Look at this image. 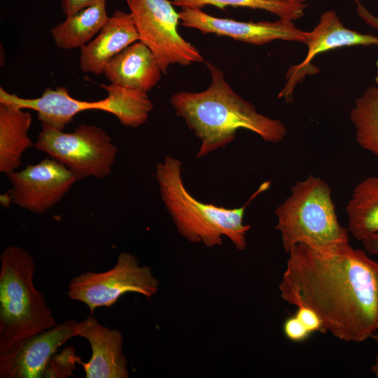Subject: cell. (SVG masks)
I'll return each instance as SVG.
<instances>
[{
  "mask_svg": "<svg viewBox=\"0 0 378 378\" xmlns=\"http://www.w3.org/2000/svg\"><path fill=\"white\" fill-rule=\"evenodd\" d=\"M346 244L321 252L299 244L288 253L281 297L320 317L323 332L362 342L378 331V261Z\"/></svg>",
  "mask_w": 378,
  "mask_h": 378,
  "instance_id": "6da1fadb",
  "label": "cell"
},
{
  "mask_svg": "<svg viewBox=\"0 0 378 378\" xmlns=\"http://www.w3.org/2000/svg\"><path fill=\"white\" fill-rule=\"evenodd\" d=\"M210 74L209 87L201 92L180 91L170 98L176 115L200 140L197 158L225 148L244 129L265 141L279 143L286 136L285 125L259 113L254 105L237 94L226 81L223 71L205 62Z\"/></svg>",
  "mask_w": 378,
  "mask_h": 378,
  "instance_id": "7a4b0ae2",
  "label": "cell"
},
{
  "mask_svg": "<svg viewBox=\"0 0 378 378\" xmlns=\"http://www.w3.org/2000/svg\"><path fill=\"white\" fill-rule=\"evenodd\" d=\"M181 167L179 160L166 156L156 164L155 173L161 199L178 233L191 243L209 248L220 246L227 237L237 250L244 251L251 228L243 221L246 209L270 188L271 181L262 183L241 206L229 209L196 200L184 186Z\"/></svg>",
  "mask_w": 378,
  "mask_h": 378,
  "instance_id": "3957f363",
  "label": "cell"
},
{
  "mask_svg": "<svg viewBox=\"0 0 378 378\" xmlns=\"http://www.w3.org/2000/svg\"><path fill=\"white\" fill-rule=\"evenodd\" d=\"M274 214V228L280 232L287 253L299 244L321 252L349 244V232L338 220L331 189L320 177L309 175L298 181Z\"/></svg>",
  "mask_w": 378,
  "mask_h": 378,
  "instance_id": "277c9868",
  "label": "cell"
},
{
  "mask_svg": "<svg viewBox=\"0 0 378 378\" xmlns=\"http://www.w3.org/2000/svg\"><path fill=\"white\" fill-rule=\"evenodd\" d=\"M0 352L57 325L45 296L33 282L36 265L24 248L6 247L0 255Z\"/></svg>",
  "mask_w": 378,
  "mask_h": 378,
  "instance_id": "5b68a950",
  "label": "cell"
},
{
  "mask_svg": "<svg viewBox=\"0 0 378 378\" xmlns=\"http://www.w3.org/2000/svg\"><path fill=\"white\" fill-rule=\"evenodd\" d=\"M34 146L64 165L77 180L108 176L115 160L118 148L102 128L80 124L68 133L41 124Z\"/></svg>",
  "mask_w": 378,
  "mask_h": 378,
  "instance_id": "8992f818",
  "label": "cell"
},
{
  "mask_svg": "<svg viewBox=\"0 0 378 378\" xmlns=\"http://www.w3.org/2000/svg\"><path fill=\"white\" fill-rule=\"evenodd\" d=\"M139 41L156 57L164 74L173 64L205 62L197 48L178 32L179 13L169 0H125Z\"/></svg>",
  "mask_w": 378,
  "mask_h": 378,
  "instance_id": "52a82bcc",
  "label": "cell"
},
{
  "mask_svg": "<svg viewBox=\"0 0 378 378\" xmlns=\"http://www.w3.org/2000/svg\"><path fill=\"white\" fill-rule=\"evenodd\" d=\"M158 288L159 281L150 267L140 265L134 255L122 252L108 270L74 276L68 285L67 295L85 304L92 314L97 308L115 304L125 293H135L150 298Z\"/></svg>",
  "mask_w": 378,
  "mask_h": 378,
  "instance_id": "ba28073f",
  "label": "cell"
},
{
  "mask_svg": "<svg viewBox=\"0 0 378 378\" xmlns=\"http://www.w3.org/2000/svg\"><path fill=\"white\" fill-rule=\"evenodd\" d=\"M6 175L12 186L6 194L10 203L36 214L46 213L59 202L78 181L53 158H45Z\"/></svg>",
  "mask_w": 378,
  "mask_h": 378,
  "instance_id": "9c48e42d",
  "label": "cell"
},
{
  "mask_svg": "<svg viewBox=\"0 0 378 378\" xmlns=\"http://www.w3.org/2000/svg\"><path fill=\"white\" fill-rule=\"evenodd\" d=\"M181 24L204 34H214L244 43L260 46L274 40L305 43L308 31L295 27L291 20L243 22L211 15L201 8L183 7L178 12Z\"/></svg>",
  "mask_w": 378,
  "mask_h": 378,
  "instance_id": "30bf717a",
  "label": "cell"
},
{
  "mask_svg": "<svg viewBox=\"0 0 378 378\" xmlns=\"http://www.w3.org/2000/svg\"><path fill=\"white\" fill-rule=\"evenodd\" d=\"M76 321L66 320L0 352V378H43L59 347L76 336Z\"/></svg>",
  "mask_w": 378,
  "mask_h": 378,
  "instance_id": "8fae6325",
  "label": "cell"
},
{
  "mask_svg": "<svg viewBox=\"0 0 378 378\" xmlns=\"http://www.w3.org/2000/svg\"><path fill=\"white\" fill-rule=\"evenodd\" d=\"M304 43L308 48L306 57L301 63L292 66L288 71L286 78L288 81L279 94V98L284 97L287 102L291 100L295 85L308 73L311 62L316 55L345 46H378V36L345 27L337 13L330 10L324 12L316 26L308 31Z\"/></svg>",
  "mask_w": 378,
  "mask_h": 378,
  "instance_id": "7c38bea8",
  "label": "cell"
},
{
  "mask_svg": "<svg viewBox=\"0 0 378 378\" xmlns=\"http://www.w3.org/2000/svg\"><path fill=\"white\" fill-rule=\"evenodd\" d=\"M76 336L86 339L92 356L83 366L85 378H129L127 360L122 351L123 336L101 324L92 314L76 323Z\"/></svg>",
  "mask_w": 378,
  "mask_h": 378,
  "instance_id": "4fadbf2b",
  "label": "cell"
},
{
  "mask_svg": "<svg viewBox=\"0 0 378 378\" xmlns=\"http://www.w3.org/2000/svg\"><path fill=\"white\" fill-rule=\"evenodd\" d=\"M139 36L130 13L117 10L98 34L80 48L79 64L85 73L100 75L108 62Z\"/></svg>",
  "mask_w": 378,
  "mask_h": 378,
  "instance_id": "5bb4252c",
  "label": "cell"
},
{
  "mask_svg": "<svg viewBox=\"0 0 378 378\" xmlns=\"http://www.w3.org/2000/svg\"><path fill=\"white\" fill-rule=\"evenodd\" d=\"M0 103L21 108L31 109L37 112L41 124L48 125L63 131L79 113L88 110H99V100L81 101L72 97L66 87L55 89L46 88L37 98H22L8 92L0 88Z\"/></svg>",
  "mask_w": 378,
  "mask_h": 378,
  "instance_id": "9a60e30c",
  "label": "cell"
},
{
  "mask_svg": "<svg viewBox=\"0 0 378 378\" xmlns=\"http://www.w3.org/2000/svg\"><path fill=\"white\" fill-rule=\"evenodd\" d=\"M102 74L110 83L147 94L164 74L150 48L137 41L110 60Z\"/></svg>",
  "mask_w": 378,
  "mask_h": 378,
  "instance_id": "2e32d148",
  "label": "cell"
},
{
  "mask_svg": "<svg viewBox=\"0 0 378 378\" xmlns=\"http://www.w3.org/2000/svg\"><path fill=\"white\" fill-rule=\"evenodd\" d=\"M31 115L28 111L0 103V172L15 171L23 153L33 144L28 136Z\"/></svg>",
  "mask_w": 378,
  "mask_h": 378,
  "instance_id": "e0dca14e",
  "label": "cell"
},
{
  "mask_svg": "<svg viewBox=\"0 0 378 378\" xmlns=\"http://www.w3.org/2000/svg\"><path fill=\"white\" fill-rule=\"evenodd\" d=\"M106 2L81 9L67 15L51 29L55 45L62 49L81 48L98 34L108 21Z\"/></svg>",
  "mask_w": 378,
  "mask_h": 378,
  "instance_id": "ac0fdd59",
  "label": "cell"
},
{
  "mask_svg": "<svg viewBox=\"0 0 378 378\" xmlns=\"http://www.w3.org/2000/svg\"><path fill=\"white\" fill-rule=\"evenodd\" d=\"M348 230L361 241L378 232V176L363 179L354 188L346 206Z\"/></svg>",
  "mask_w": 378,
  "mask_h": 378,
  "instance_id": "d6986e66",
  "label": "cell"
},
{
  "mask_svg": "<svg viewBox=\"0 0 378 378\" xmlns=\"http://www.w3.org/2000/svg\"><path fill=\"white\" fill-rule=\"evenodd\" d=\"M100 87L107 92L100 100V111L114 115L126 127H138L146 122L153 108L147 94L112 83Z\"/></svg>",
  "mask_w": 378,
  "mask_h": 378,
  "instance_id": "ffe728a7",
  "label": "cell"
},
{
  "mask_svg": "<svg viewBox=\"0 0 378 378\" xmlns=\"http://www.w3.org/2000/svg\"><path fill=\"white\" fill-rule=\"evenodd\" d=\"M350 118L355 139L364 150L378 158V88L371 86L356 98Z\"/></svg>",
  "mask_w": 378,
  "mask_h": 378,
  "instance_id": "44dd1931",
  "label": "cell"
},
{
  "mask_svg": "<svg viewBox=\"0 0 378 378\" xmlns=\"http://www.w3.org/2000/svg\"><path fill=\"white\" fill-rule=\"evenodd\" d=\"M181 8H201L211 5L224 9L227 6L260 9L277 15L281 19L293 21L302 17L307 5L288 0H171Z\"/></svg>",
  "mask_w": 378,
  "mask_h": 378,
  "instance_id": "7402d4cb",
  "label": "cell"
},
{
  "mask_svg": "<svg viewBox=\"0 0 378 378\" xmlns=\"http://www.w3.org/2000/svg\"><path fill=\"white\" fill-rule=\"evenodd\" d=\"M81 358L73 346H68L55 354L48 361L43 378H67L73 375Z\"/></svg>",
  "mask_w": 378,
  "mask_h": 378,
  "instance_id": "603a6c76",
  "label": "cell"
},
{
  "mask_svg": "<svg viewBox=\"0 0 378 378\" xmlns=\"http://www.w3.org/2000/svg\"><path fill=\"white\" fill-rule=\"evenodd\" d=\"M283 330L288 340L295 342L305 340L310 335L309 330L295 315L285 321Z\"/></svg>",
  "mask_w": 378,
  "mask_h": 378,
  "instance_id": "cb8c5ba5",
  "label": "cell"
},
{
  "mask_svg": "<svg viewBox=\"0 0 378 378\" xmlns=\"http://www.w3.org/2000/svg\"><path fill=\"white\" fill-rule=\"evenodd\" d=\"M297 307L298 310L295 315L301 321L310 333L323 331L322 321L314 310L304 305Z\"/></svg>",
  "mask_w": 378,
  "mask_h": 378,
  "instance_id": "d4e9b609",
  "label": "cell"
},
{
  "mask_svg": "<svg viewBox=\"0 0 378 378\" xmlns=\"http://www.w3.org/2000/svg\"><path fill=\"white\" fill-rule=\"evenodd\" d=\"M106 1V0H62V8L64 14L67 16L85 8Z\"/></svg>",
  "mask_w": 378,
  "mask_h": 378,
  "instance_id": "484cf974",
  "label": "cell"
},
{
  "mask_svg": "<svg viewBox=\"0 0 378 378\" xmlns=\"http://www.w3.org/2000/svg\"><path fill=\"white\" fill-rule=\"evenodd\" d=\"M358 15L370 27L378 31V18L369 12L360 0H354Z\"/></svg>",
  "mask_w": 378,
  "mask_h": 378,
  "instance_id": "4316f807",
  "label": "cell"
},
{
  "mask_svg": "<svg viewBox=\"0 0 378 378\" xmlns=\"http://www.w3.org/2000/svg\"><path fill=\"white\" fill-rule=\"evenodd\" d=\"M361 242L368 253L378 255V232L368 236Z\"/></svg>",
  "mask_w": 378,
  "mask_h": 378,
  "instance_id": "83f0119b",
  "label": "cell"
},
{
  "mask_svg": "<svg viewBox=\"0 0 378 378\" xmlns=\"http://www.w3.org/2000/svg\"><path fill=\"white\" fill-rule=\"evenodd\" d=\"M372 338L376 342L377 349H378V331L372 336ZM371 371L374 374V375L378 378V353L376 356L374 363L372 364L371 367Z\"/></svg>",
  "mask_w": 378,
  "mask_h": 378,
  "instance_id": "f1b7e54d",
  "label": "cell"
},
{
  "mask_svg": "<svg viewBox=\"0 0 378 378\" xmlns=\"http://www.w3.org/2000/svg\"><path fill=\"white\" fill-rule=\"evenodd\" d=\"M290 1L298 4H304L307 0H288Z\"/></svg>",
  "mask_w": 378,
  "mask_h": 378,
  "instance_id": "f546056e",
  "label": "cell"
}]
</instances>
